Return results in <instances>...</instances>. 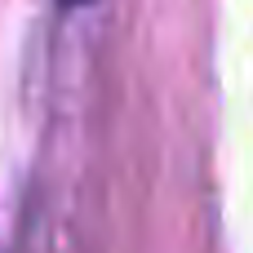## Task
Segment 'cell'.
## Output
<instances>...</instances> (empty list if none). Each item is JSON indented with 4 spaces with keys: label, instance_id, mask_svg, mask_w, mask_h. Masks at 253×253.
Returning a JSON list of instances; mask_svg holds the SVG:
<instances>
[{
    "label": "cell",
    "instance_id": "6da1fadb",
    "mask_svg": "<svg viewBox=\"0 0 253 253\" xmlns=\"http://www.w3.org/2000/svg\"><path fill=\"white\" fill-rule=\"evenodd\" d=\"M58 4H67V9H76V4H89V0H58Z\"/></svg>",
    "mask_w": 253,
    "mask_h": 253
}]
</instances>
